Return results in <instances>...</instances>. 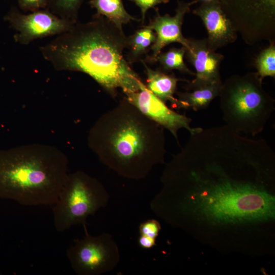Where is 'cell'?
<instances>
[{"instance_id": "cell-24", "label": "cell", "mask_w": 275, "mask_h": 275, "mask_svg": "<svg viewBox=\"0 0 275 275\" xmlns=\"http://www.w3.org/2000/svg\"><path fill=\"white\" fill-rule=\"evenodd\" d=\"M156 240L155 238L140 234L138 243L139 246L143 249H151L156 245Z\"/></svg>"}, {"instance_id": "cell-15", "label": "cell", "mask_w": 275, "mask_h": 275, "mask_svg": "<svg viewBox=\"0 0 275 275\" xmlns=\"http://www.w3.org/2000/svg\"><path fill=\"white\" fill-rule=\"evenodd\" d=\"M222 81L212 84L192 88L177 93L179 102V108H190L195 111L207 108L212 101L218 97L221 89Z\"/></svg>"}, {"instance_id": "cell-25", "label": "cell", "mask_w": 275, "mask_h": 275, "mask_svg": "<svg viewBox=\"0 0 275 275\" xmlns=\"http://www.w3.org/2000/svg\"><path fill=\"white\" fill-rule=\"evenodd\" d=\"M197 2H200L201 3L209 2L211 1H218V0H196Z\"/></svg>"}, {"instance_id": "cell-20", "label": "cell", "mask_w": 275, "mask_h": 275, "mask_svg": "<svg viewBox=\"0 0 275 275\" xmlns=\"http://www.w3.org/2000/svg\"><path fill=\"white\" fill-rule=\"evenodd\" d=\"M257 72L263 79L275 76V44L270 42L268 47L262 50L255 61Z\"/></svg>"}, {"instance_id": "cell-9", "label": "cell", "mask_w": 275, "mask_h": 275, "mask_svg": "<svg viewBox=\"0 0 275 275\" xmlns=\"http://www.w3.org/2000/svg\"><path fill=\"white\" fill-rule=\"evenodd\" d=\"M4 19L17 32L14 36L15 41L22 45H28L37 39L59 35L70 30L75 23L58 17L47 9L23 14L15 7L10 9Z\"/></svg>"}, {"instance_id": "cell-18", "label": "cell", "mask_w": 275, "mask_h": 275, "mask_svg": "<svg viewBox=\"0 0 275 275\" xmlns=\"http://www.w3.org/2000/svg\"><path fill=\"white\" fill-rule=\"evenodd\" d=\"M185 51L186 48L183 46L180 48H172L166 52H160L156 61L159 63L164 70H178L184 73L195 75V73L190 70L184 62Z\"/></svg>"}, {"instance_id": "cell-12", "label": "cell", "mask_w": 275, "mask_h": 275, "mask_svg": "<svg viewBox=\"0 0 275 275\" xmlns=\"http://www.w3.org/2000/svg\"><path fill=\"white\" fill-rule=\"evenodd\" d=\"M197 3L196 0L190 2L178 1L175 15L171 16L169 14L160 15L156 10V15L149 24L148 28L155 31L156 38L151 46L152 53L149 60L155 62L157 57L161 49L166 45L177 42L185 48L187 47L188 39L182 33V25L184 18L190 10V7Z\"/></svg>"}, {"instance_id": "cell-16", "label": "cell", "mask_w": 275, "mask_h": 275, "mask_svg": "<svg viewBox=\"0 0 275 275\" xmlns=\"http://www.w3.org/2000/svg\"><path fill=\"white\" fill-rule=\"evenodd\" d=\"M90 4L96 10V15L104 17L121 29L131 20H139L126 11L122 0H90Z\"/></svg>"}, {"instance_id": "cell-23", "label": "cell", "mask_w": 275, "mask_h": 275, "mask_svg": "<svg viewBox=\"0 0 275 275\" xmlns=\"http://www.w3.org/2000/svg\"><path fill=\"white\" fill-rule=\"evenodd\" d=\"M133 2L141 9L142 20L144 22L147 11L160 4L168 3L170 0H131Z\"/></svg>"}, {"instance_id": "cell-19", "label": "cell", "mask_w": 275, "mask_h": 275, "mask_svg": "<svg viewBox=\"0 0 275 275\" xmlns=\"http://www.w3.org/2000/svg\"><path fill=\"white\" fill-rule=\"evenodd\" d=\"M84 0H47V9L58 17L77 22L79 9Z\"/></svg>"}, {"instance_id": "cell-13", "label": "cell", "mask_w": 275, "mask_h": 275, "mask_svg": "<svg viewBox=\"0 0 275 275\" xmlns=\"http://www.w3.org/2000/svg\"><path fill=\"white\" fill-rule=\"evenodd\" d=\"M193 13L202 21L207 32L208 44L213 50L216 51L237 39L238 33L218 1L201 3Z\"/></svg>"}, {"instance_id": "cell-21", "label": "cell", "mask_w": 275, "mask_h": 275, "mask_svg": "<svg viewBox=\"0 0 275 275\" xmlns=\"http://www.w3.org/2000/svg\"><path fill=\"white\" fill-rule=\"evenodd\" d=\"M161 229V226L158 221L155 219H149L140 224L139 230L140 235H143L151 238L157 237Z\"/></svg>"}, {"instance_id": "cell-22", "label": "cell", "mask_w": 275, "mask_h": 275, "mask_svg": "<svg viewBox=\"0 0 275 275\" xmlns=\"http://www.w3.org/2000/svg\"><path fill=\"white\" fill-rule=\"evenodd\" d=\"M20 9L25 12H34L47 9V0H17Z\"/></svg>"}, {"instance_id": "cell-4", "label": "cell", "mask_w": 275, "mask_h": 275, "mask_svg": "<svg viewBox=\"0 0 275 275\" xmlns=\"http://www.w3.org/2000/svg\"><path fill=\"white\" fill-rule=\"evenodd\" d=\"M67 169L65 155L47 147L0 150V198L24 206L53 205Z\"/></svg>"}, {"instance_id": "cell-11", "label": "cell", "mask_w": 275, "mask_h": 275, "mask_svg": "<svg viewBox=\"0 0 275 275\" xmlns=\"http://www.w3.org/2000/svg\"><path fill=\"white\" fill-rule=\"evenodd\" d=\"M185 54L196 70L195 78L186 88H192L222 81L220 67L224 59L223 54L211 49L206 38L188 39Z\"/></svg>"}, {"instance_id": "cell-10", "label": "cell", "mask_w": 275, "mask_h": 275, "mask_svg": "<svg viewBox=\"0 0 275 275\" xmlns=\"http://www.w3.org/2000/svg\"><path fill=\"white\" fill-rule=\"evenodd\" d=\"M126 98L142 114L164 129L168 130L179 144L178 131L182 128L187 130L190 134L200 131L201 127L190 126L192 120L169 108L151 91L144 84L140 89L126 94Z\"/></svg>"}, {"instance_id": "cell-5", "label": "cell", "mask_w": 275, "mask_h": 275, "mask_svg": "<svg viewBox=\"0 0 275 275\" xmlns=\"http://www.w3.org/2000/svg\"><path fill=\"white\" fill-rule=\"evenodd\" d=\"M262 80L255 72L233 75L223 82L219 106L226 125L234 131L255 136L264 130L275 101L264 89Z\"/></svg>"}, {"instance_id": "cell-6", "label": "cell", "mask_w": 275, "mask_h": 275, "mask_svg": "<svg viewBox=\"0 0 275 275\" xmlns=\"http://www.w3.org/2000/svg\"><path fill=\"white\" fill-rule=\"evenodd\" d=\"M109 197L105 188L96 178L82 171L68 174L53 205L56 229L61 232L73 226H86L88 216L105 207Z\"/></svg>"}, {"instance_id": "cell-3", "label": "cell", "mask_w": 275, "mask_h": 275, "mask_svg": "<svg viewBox=\"0 0 275 275\" xmlns=\"http://www.w3.org/2000/svg\"><path fill=\"white\" fill-rule=\"evenodd\" d=\"M164 129L125 98L98 119L88 143L108 168L122 177L140 180L164 162Z\"/></svg>"}, {"instance_id": "cell-17", "label": "cell", "mask_w": 275, "mask_h": 275, "mask_svg": "<svg viewBox=\"0 0 275 275\" xmlns=\"http://www.w3.org/2000/svg\"><path fill=\"white\" fill-rule=\"evenodd\" d=\"M156 38L155 33L147 26L127 38V47L129 51L130 61L134 62L138 60L154 44Z\"/></svg>"}, {"instance_id": "cell-7", "label": "cell", "mask_w": 275, "mask_h": 275, "mask_svg": "<svg viewBox=\"0 0 275 275\" xmlns=\"http://www.w3.org/2000/svg\"><path fill=\"white\" fill-rule=\"evenodd\" d=\"M244 42L274 41L275 0H218Z\"/></svg>"}, {"instance_id": "cell-8", "label": "cell", "mask_w": 275, "mask_h": 275, "mask_svg": "<svg viewBox=\"0 0 275 275\" xmlns=\"http://www.w3.org/2000/svg\"><path fill=\"white\" fill-rule=\"evenodd\" d=\"M85 236L74 240L66 251L74 272L78 275H100L113 270L120 259L119 249L108 233L92 236L86 225Z\"/></svg>"}, {"instance_id": "cell-1", "label": "cell", "mask_w": 275, "mask_h": 275, "mask_svg": "<svg viewBox=\"0 0 275 275\" xmlns=\"http://www.w3.org/2000/svg\"><path fill=\"white\" fill-rule=\"evenodd\" d=\"M157 194L164 220L181 228L195 211L203 219L236 224L272 218L275 153L264 139L224 125L190 134L166 164Z\"/></svg>"}, {"instance_id": "cell-14", "label": "cell", "mask_w": 275, "mask_h": 275, "mask_svg": "<svg viewBox=\"0 0 275 275\" xmlns=\"http://www.w3.org/2000/svg\"><path fill=\"white\" fill-rule=\"evenodd\" d=\"M143 63L146 69L147 89L164 103L169 101L173 107L179 108V102L174 96L179 78L159 70H153Z\"/></svg>"}, {"instance_id": "cell-2", "label": "cell", "mask_w": 275, "mask_h": 275, "mask_svg": "<svg viewBox=\"0 0 275 275\" xmlns=\"http://www.w3.org/2000/svg\"><path fill=\"white\" fill-rule=\"evenodd\" d=\"M127 44L122 29L96 14L90 22L75 23L40 50L56 69L84 72L114 97L119 88L126 94L144 84L124 58Z\"/></svg>"}]
</instances>
